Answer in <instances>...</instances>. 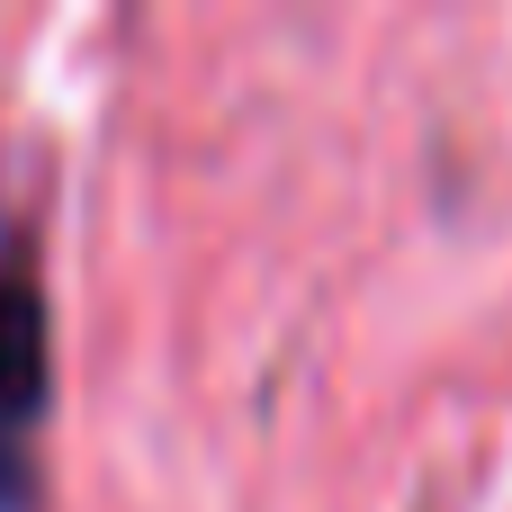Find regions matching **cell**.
I'll return each instance as SVG.
<instances>
[{"label":"cell","instance_id":"6da1fadb","mask_svg":"<svg viewBox=\"0 0 512 512\" xmlns=\"http://www.w3.org/2000/svg\"><path fill=\"white\" fill-rule=\"evenodd\" d=\"M45 423H54V288L36 225H0V512L45 495Z\"/></svg>","mask_w":512,"mask_h":512}]
</instances>
